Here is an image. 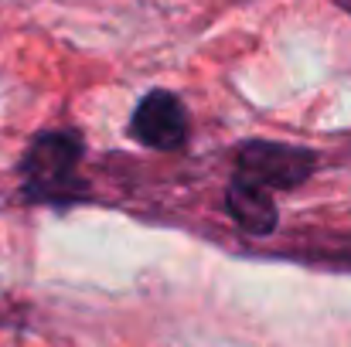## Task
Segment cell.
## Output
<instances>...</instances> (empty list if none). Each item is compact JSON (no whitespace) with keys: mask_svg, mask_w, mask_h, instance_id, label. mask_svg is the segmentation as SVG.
Here are the masks:
<instances>
[{"mask_svg":"<svg viewBox=\"0 0 351 347\" xmlns=\"http://www.w3.org/2000/svg\"><path fill=\"white\" fill-rule=\"evenodd\" d=\"M82 143L69 133H48L41 136L27 153V177L34 194L62 198L75 184V164H79Z\"/></svg>","mask_w":351,"mask_h":347,"instance_id":"cell-1","label":"cell"},{"mask_svg":"<svg viewBox=\"0 0 351 347\" xmlns=\"http://www.w3.org/2000/svg\"><path fill=\"white\" fill-rule=\"evenodd\" d=\"M314 170V153L283 143H249L239 153V174L263 188H293Z\"/></svg>","mask_w":351,"mask_h":347,"instance_id":"cell-2","label":"cell"},{"mask_svg":"<svg viewBox=\"0 0 351 347\" xmlns=\"http://www.w3.org/2000/svg\"><path fill=\"white\" fill-rule=\"evenodd\" d=\"M133 136L154 150H174L188 136V116L171 92H150L133 113Z\"/></svg>","mask_w":351,"mask_h":347,"instance_id":"cell-3","label":"cell"},{"mask_svg":"<svg viewBox=\"0 0 351 347\" xmlns=\"http://www.w3.org/2000/svg\"><path fill=\"white\" fill-rule=\"evenodd\" d=\"M229 211L252 235H266V231L276 229V205H273L269 188H263L242 174H235L232 188H229Z\"/></svg>","mask_w":351,"mask_h":347,"instance_id":"cell-4","label":"cell"},{"mask_svg":"<svg viewBox=\"0 0 351 347\" xmlns=\"http://www.w3.org/2000/svg\"><path fill=\"white\" fill-rule=\"evenodd\" d=\"M341 3H345V7H348V10H351V0H341Z\"/></svg>","mask_w":351,"mask_h":347,"instance_id":"cell-5","label":"cell"}]
</instances>
